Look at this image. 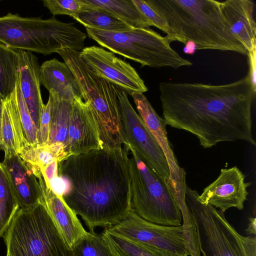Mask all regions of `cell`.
I'll return each instance as SVG.
<instances>
[{
	"instance_id": "cell-34",
	"label": "cell",
	"mask_w": 256,
	"mask_h": 256,
	"mask_svg": "<svg viewBox=\"0 0 256 256\" xmlns=\"http://www.w3.org/2000/svg\"><path fill=\"white\" fill-rule=\"evenodd\" d=\"M247 56H248L249 64V77L254 92L256 91V47L254 48L251 51L248 52Z\"/></svg>"
},
{
	"instance_id": "cell-20",
	"label": "cell",
	"mask_w": 256,
	"mask_h": 256,
	"mask_svg": "<svg viewBox=\"0 0 256 256\" xmlns=\"http://www.w3.org/2000/svg\"><path fill=\"white\" fill-rule=\"evenodd\" d=\"M40 82L48 91L52 90L66 100L73 101L79 98L83 100L78 81L64 62L56 58L44 62L40 66Z\"/></svg>"
},
{
	"instance_id": "cell-32",
	"label": "cell",
	"mask_w": 256,
	"mask_h": 256,
	"mask_svg": "<svg viewBox=\"0 0 256 256\" xmlns=\"http://www.w3.org/2000/svg\"><path fill=\"white\" fill-rule=\"evenodd\" d=\"M52 100L50 94L46 104L42 105L38 128L37 143L39 144H46L49 136L52 118Z\"/></svg>"
},
{
	"instance_id": "cell-12",
	"label": "cell",
	"mask_w": 256,
	"mask_h": 256,
	"mask_svg": "<svg viewBox=\"0 0 256 256\" xmlns=\"http://www.w3.org/2000/svg\"><path fill=\"white\" fill-rule=\"evenodd\" d=\"M79 55L96 74L131 94L148 91L144 80L130 64L114 53L96 46L84 48Z\"/></svg>"
},
{
	"instance_id": "cell-6",
	"label": "cell",
	"mask_w": 256,
	"mask_h": 256,
	"mask_svg": "<svg viewBox=\"0 0 256 256\" xmlns=\"http://www.w3.org/2000/svg\"><path fill=\"white\" fill-rule=\"evenodd\" d=\"M2 237L6 256H74L42 199L32 208H19Z\"/></svg>"
},
{
	"instance_id": "cell-24",
	"label": "cell",
	"mask_w": 256,
	"mask_h": 256,
	"mask_svg": "<svg viewBox=\"0 0 256 256\" xmlns=\"http://www.w3.org/2000/svg\"><path fill=\"white\" fill-rule=\"evenodd\" d=\"M79 1L82 8L72 18L86 28L112 32H128L135 28L100 8Z\"/></svg>"
},
{
	"instance_id": "cell-13",
	"label": "cell",
	"mask_w": 256,
	"mask_h": 256,
	"mask_svg": "<svg viewBox=\"0 0 256 256\" xmlns=\"http://www.w3.org/2000/svg\"><path fill=\"white\" fill-rule=\"evenodd\" d=\"M236 166L222 168L218 176L204 188L198 198L204 204L218 208L222 212L231 208L243 210L252 184Z\"/></svg>"
},
{
	"instance_id": "cell-8",
	"label": "cell",
	"mask_w": 256,
	"mask_h": 256,
	"mask_svg": "<svg viewBox=\"0 0 256 256\" xmlns=\"http://www.w3.org/2000/svg\"><path fill=\"white\" fill-rule=\"evenodd\" d=\"M199 194L186 185V204L192 215L202 256H256V237L240 234L224 213L202 204Z\"/></svg>"
},
{
	"instance_id": "cell-21",
	"label": "cell",
	"mask_w": 256,
	"mask_h": 256,
	"mask_svg": "<svg viewBox=\"0 0 256 256\" xmlns=\"http://www.w3.org/2000/svg\"><path fill=\"white\" fill-rule=\"evenodd\" d=\"M25 140L17 104L16 90L3 99L0 118V150L4 154H18Z\"/></svg>"
},
{
	"instance_id": "cell-16",
	"label": "cell",
	"mask_w": 256,
	"mask_h": 256,
	"mask_svg": "<svg viewBox=\"0 0 256 256\" xmlns=\"http://www.w3.org/2000/svg\"><path fill=\"white\" fill-rule=\"evenodd\" d=\"M2 164L20 208H32L42 198L38 178L28 164L18 154H4Z\"/></svg>"
},
{
	"instance_id": "cell-29",
	"label": "cell",
	"mask_w": 256,
	"mask_h": 256,
	"mask_svg": "<svg viewBox=\"0 0 256 256\" xmlns=\"http://www.w3.org/2000/svg\"><path fill=\"white\" fill-rule=\"evenodd\" d=\"M74 256H114L102 234L88 232L72 249Z\"/></svg>"
},
{
	"instance_id": "cell-31",
	"label": "cell",
	"mask_w": 256,
	"mask_h": 256,
	"mask_svg": "<svg viewBox=\"0 0 256 256\" xmlns=\"http://www.w3.org/2000/svg\"><path fill=\"white\" fill-rule=\"evenodd\" d=\"M42 2L54 16L68 15L72 17L82 8L79 0H45Z\"/></svg>"
},
{
	"instance_id": "cell-28",
	"label": "cell",
	"mask_w": 256,
	"mask_h": 256,
	"mask_svg": "<svg viewBox=\"0 0 256 256\" xmlns=\"http://www.w3.org/2000/svg\"><path fill=\"white\" fill-rule=\"evenodd\" d=\"M18 156L26 162L42 168L55 160L60 162L65 158L62 151L54 144L25 146Z\"/></svg>"
},
{
	"instance_id": "cell-11",
	"label": "cell",
	"mask_w": 256,
	"mask_h": 256,
	"mask_svg": "<svg viewBox=\"0 0 256 256\" xmlns=\"http://www.w3.org/2000/svg\"><path fill=\"white\" fill-rule=\"evenodd\" d=\"M118 98L122 130L128 146L161 177L170 180V171L158 143L134 110L124 90L118 88Z\"/></svg>"
},
{
	"instance_id": "cell-4",
	"label": "cell",
	"mask_w": 256,
	"mask_h": 256,
	"mask_svg": "<svg viewBox=\"0 0 256 256\" xmlns=\"http://www.w3.org/2000/svg\"><path fill=\"white\" fill-rule=\"evenodd\" d=\"M86 36L74 22H62L54 16L44 20L10 12L0 16V42L16 50L44 56L64 48L80 52Z\"/></svg>"
},
{
	"instance_id": "cell-26",
	"label": "cell",
	"mask_w": 256,
	"mask_h": 256,
	"mask_svg": "<svg viewBox=\"0 0 256 256\" xmlns=\"http://www.w3.org/2000/svg\"><path fill=\"white\" fill-rule=\"evenodd\" d=\"M18 50L0 42V97L4 99L14 90L19 70Z\"/></svg>"
},
{
	"instance_id": "cell-7",
	"label": "cell",
	"mask_w": 256,
	"mask_h": 256,
	"mask_svg": "<svg viewBox=\"0 0 256 256\" xmlns=\"http://www.w3.org/2000/svg\"><path fill=\"white\" fill-rule=\"evenodd\" d=\"M132 209L150 222L166 226L182 225L181 210L170 180L158 174L128 146Z\"/></svg>"
},
{
	"instance_id": "cell-19",
	"label": "cell",
	"mask_w": 256,
	"mask_h": 256,
	"mask_svg": "<svg viewBox=\"0 0 256 256\" xmlns=\"http://www.w3.org/2000/svg\"><path fill=\"white\" fill-rule=\"evenodd\" d=\"M18 80L21 93L30 116L38 128L44 104L40 89V66L38 58L32 52L18 50Z\"/></svg>"
},
{
	"instance_id": "cell-22",
	"label": "cell",
	"mask_w": 256,
	"mask_h": 256,
	"mask_svg": "<svg viewBox=\"0 0 256 256\" xmlns=\"http://www.w3.org/2000/svg\"><path fill=\"white\" fill-rule=\"evenodd\" d=\"M49 94L52 96V104L50 130L46 144L62 145L68 155V130L74 100L70 101L60 97L52 90L49 91Z\"/></svg>"
},
{
	"instance_id": "cell-5",
	"label": "cell",
	"mask_w": 256,
	"mask_h": 256,
	"mask_svg": "<svg viewBox=\"0 0 256 256\" xmlns=\"http://www.w3.org/2000/svg\"><path fill=\"white\" fill-rule=\"evenodd\" d=\"M76 78L88 101L97 123L103 148L120 149L128 145L121 124L118 88L95 74L80 58V52L64 48L57 52Z\"/></svg>"
},
{
	"instance_id": "cell-17",
	"label": "cell",
	"mask_w": 256,
	"mask_h": 256,
	"mask_svg": "<svg viewBox=\"0 0 256 256\" xmlns=\"http://www.w3.org/2000/svg\"><path fill=\"white\" fill-rule=\"evenodd\" d=\"M130 95L140 116L164 154L170 168V180L175 184L186 182V172L179 166L168 140L164 120L158 115L143 94L133 92Z\"/></svg>"
},
{
	"instance_id": "cell-33",
	"label": "cell",
	"mask_w": 256,
	"mask_h": 256,
	"mask_svg": "<svg viewBox=\"0 0 256 256\" xmlns=\"http://www.w3.org/2000/svg\"><path fill=\"white\" fill-rule=\"evenodd\" d=\"M138 9L152 23L153 26L156 27L166 34L169 28L164 22L146 2V0H132Z\"/></svg>"
},
{
	"instance_id": "cell-30",
	"label": "cell",
	"mask_w": 256,
	"mask_h": 256,
	"mask_svg": "<svg viewBox=\"0 0 256 256\" xmlns=\"http://www.w3.org/2000/svg\"><path fill=\"white\" fill-rule=\"evenodd\" d=\"M15 90L16 99L25 140L28 145L38 144V128L30 116L27 106L21 93L18 76Z\"/></svg>"
},
{
	"instance_id": "cell-3",
	"label": "cell",
	"mask_w": 256,
	"mask_h": 256,
	"mask_svg": "<svg viewBox=\"0 0 256 256\" xmlns=\"http://www.w3.org/2000/svg\"><path fill=\"white\" fill-rule=\"evenodd\" d=\"M166 22L172 42H192L197 50L248 52L235 38L214 0H146Z\"/></svg>"
},
{
	"instance_id": "cell-15",
	"label": "cell",
	"mask_w": 256,
	"mask_h": 256,
	"mask_svg": "<svg viewBox=\"0 0 256 256\" xmlns=\"http://www.w3.org/2000/svg\"><path fill=\"white\" fill-rule=\"evenodd\" d=\"M37 178L42 189V200L66 244L72 250L87 232L62 196L55 193L46 183L42 172Z\"/></svg>"
},
{
	"instance_id": "cell-10",
	"label": "cell",
	"mask_w": 256,
	"mask_h": 256,
	"mask_svg": "<svg viewBox=\"0 0 256 256\" xmlns=\"http://www.w3.org/2000/svg\"><path fill=\"white\" fill-rule=\"evenodd\" d=\"M134 242L164 249L180 256H200L195 226H166L150 222L132 209L118 223L106 228Z\"/></svg>"
},
{
	"instance_id": "cell-18",
	"label": "cell",
	"mask_w": 256,
	"mask_h": 256,
	"mask_svg": "<svg viewBox=\"0 0 256 256\" xmlns=\"http://www.w3.org/2000/svg\"><path fill=\"white\" fill-rule=\"evenodd\" d=\"M254 2L251 0L220 2L222 13L235 38L248 52L256 47Z\"/></svg>"
},
{
	"instance_id": "cell-9",
	"label": "cell",
	"mask_w": 256,
	"mask_h": 256,
	"mask_svg": "<svg viewBox=\"0 0 256 256\" xmlns=\"http://www.w3.org/2000/svg\"><path fill=\"white\" fill-rule=\"evenodd\" d=\"M86 30L88 37L102 47L140 63L141 67L177 69L192 64L171 48L166 37L150 28H135L122 32L88 28Z\"/></svg>"
},
{
	"instance_id": "cell-25",
	"label": "cell",
	"mask_w": 256,
	"mask_h": 256,
	"mask_svg": "<svg viewBox=\"0 0 256 256\" xmlns=\"http://www.w3.org/2000/svg\"><path fill=\"white\" fill-rule=\"evenodd\" d=\"M101 234L114 256H180L164 249L134 242L112 234L106 229Z\"/></svg>"
},
{
	"instance_id": "cell-35",
	"label": "cell",
	"mask_w": 256,
	"mask_h": 256,
	"mask_svg": "<svg viewBox=\"0 0 256 256\" xmlns=\"http://www.w3.org/2000/svg\"><path fill=\"white\" fill-rule=\"evenodd\" d=\"M249 221L248 227L246 230V232L248 234H254L255 236L256 234V218L255 217H250L249 218Z\"/></svg>"
},
{
	"instance_id": "cell-36",
	"label": "cell",
	"mask_w": 256,
	"mask_h": 256,
	"mask_svg": "<svg viewBox=\"0 0 256 256\" xmlns=\"http://www.w3.org/2000/svg\"><path fill=\"white\" fill-rule=\"evenodd\" d=\"M2 100H3V99L0 97V118L1 113H2Z\"/></svg>"
},
{
	"instance_id": "cell-1",
	"label": "cell",
	"mask_w": 256,
	"mask_h": 256,
	"mask_svg": "<svg viewBox=\"0 0 256 256\" xmlns=\"http://www.w3.org/2000/svg\"><path fill=\"white\" fill-rule=\"evenodd\" d=\"M159 90L166 124L194 135L204 148L238 140L256 146L248 75L221 85L162 82Z\"/></svg>"
},
{
	"instance_id": "cell-27",
	"label": "cell",
	"mask_w": 256,
	"mask_h": 256,
	"mask_svg": "<svg viewBox=\"0 0 256 256\" xmlns=\"http://www.w3.org/2000/svg\"><path fill=\"white\" fill-rule=\"evenodd\" d=\"M19 208L7 172L0 162V238Z\"/></svg>"
},
{
	"instance_id": "cell-23",
	"label": "cell",
	"mask_w": 256,
	"mask_h": 256,
	"mask_svg": "<svg viewBox=\"0 0 256 256\" xmlns=\"http://www.w3.org/2000/svg\"><path fill=\"white\" fill-rule=\"evenodd\" d=\"M86 4L98 7L134 28H148L152 23L132 0H80Z\"/></svg>"
},
{
	"instance_id": "cell-14",
	"label": "cell",
	"mask_w": 256,
	"mask_h": 256,
	"mask_svg": "<svg viewBox=\"0 0 256 256\" xmlns=\"http://www.w3.org/2000/svg\"><path fill=\"white\" fill-rule=\"evenodd\" d=\"M102 148L96 120L88 101L75 98L70 114L68 155Z\"/></svg>"
},
{
	"instance_id": "cell-2",
	"label": "cell",
	"mask_w": 256,
	"mask_h": 256,
	"mask_svg": "<svg viewBox=\"0 0 256 256\" xmlns=\"http://www.w3.org/2000/svg\"><path fill=\"white\" fill-rule=\"evenodd\" d=\"M129 148H100L58 162V176L66 186L62 198L94 232L120 222L132 210Z\"/></svg>"
}]
</instances>
